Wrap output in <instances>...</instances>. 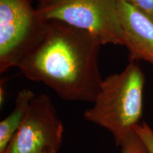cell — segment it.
<instances>
[{"label": "cell", "mask_w": 153, "mask_h": 153, "mask_svg": "<svg viewBox=\"0 0 153 153\" xmlns=\"http://www.w3.org/2000/svg\"><path fill=\"white\" fill-rule=\"evenodd\" d=\"M120 153H150L144 143L135 131L130 134L120 145Z\"/></svg>", "instance_id": "cell-8"}, {"label": "cell", "mask_w": 153, "mask_h": 153, "mask_svg": "<svg viewBox=\"0 0 153 153\" xmlns=\"http://www.w3.org/2000/svg\"><path fill=\"white\" fill-rule=\"evenodd\" d=\"M35 96L28 89H22L17 94L14 109L0 122V153L4 152L22 126Z\"/></svg>", "instance_id": "cell-7"}, {"label": "cell", "mask_w": 153, "mask_h": 153, "mask_svg": "<svg viewBox=\"0 0 153 153\" xmlns=\"http://www.w3.org/2000/svg\"><path fill=\"white\" fill-rule=\"evenodd\" d=\"M38 2H40V1H41V0H38Z\"/></svg>", "instance_id": "cell-13"}, {"label": "cell", "mask_w": 153, "mask_h": 153, "mask_svg": "<svg viewBox=\"0 0 153 153\" xmlns=\"http://www.w3.org/2000/svg\"><path fill=\"white\" fill-rule=\"evenodd\" d=\"M51 1V0H41V1H40V2L38 3V4H43V3H46V2H48V1Z\"/></svg>", "instance_id": "cell-12"}, {"label": "cell", "mask_w": 153, "mask_h": 153, "mask_svg": "<svg viewBox=\"0 0 153 153\" xmlns=\"http://www.w3.org/2000/svg\"><path fill=\"white\" fill-rule=\"evenodd\" d=\"M36 9L45 21H57L87 30L102 45H124L118 0H51L38 4Z\"/></svg>", "instance_id": "cell-3"}, {"label": "cell", "mask_w": 153, "mask_h": 153, "mask_svg": "<svg viewBox=\"0 0 153 153\" xmlns=\"http://www.w3.org/2000/svg\"><path fill=\"white\" fill-rule=\"evenodd\" d=\"M100 40L87 30L48 21L43 37L17 68L67 101L92 102L103 79L99 67Z\"/></svg>", "instance_id": "cell-1"}, {"label": "cell", "mask_w": 153, "mask_h": 153, "mask_svg": "<svg viewBox=\"0 0 153 153\" xmlns=\"http://www.w3.org/2000/svg\"><path fill=\"white\" fill-rule=\"evenodd\" d=\"M5 99L6 89L4 81V80H1V83H0V106H1V108H2V106H4V104Z\"/></svg>", "instance_id": "cell-11"}, {"label": "cell", "mask_w": 153, "mask_h": 153, "mask_svg": "<svg viewBox=\"0 0 153 153\" xmlns=\"http://www.w3.org/2000/svg\"><path fill=\"white\" fill-rule=\"evenodd\" d=\"M118 13L129 61L144 60L153 70V21L124 0H118Z\"/></svg>", "instance_id": "cell-6"}, {"label": "cell", "mask_w": 153, "mask_h": 153, "mask_svg": "<svg viewBox=\"0 0 153 153\" xmlns=\"http://www.w3.org/2000/svg\"><path fill=\"white\" fill-rule=\"evenodd\" d=\"M133 130L144 143L149 152L153 153V130L150 126L143 121L135 126Z\"/></svg>", "instance_id": "cell-9"}, {"label": "cell", "mask_w": 153, "mask_h": 153, "mask_svg": "<svg viewBox=\"0 0 153 153\" xmlns=\"http://www.w3.org/2000/svg\"><path fill=\"white\" fill-rule=\"evenodd\" d=\"M54 153H57V152H54Z\"/></svg>", "instance_id": "cell-14"}, {"label": "cell", "mask_w": 153, "mask_h": 153, "mask_svg": "<svg viewBox=\"0 0 153 153\" xmlns=\"http://www.w3.org/2000/svg\"><path fill=\"white\" fill-rule=\"evenodd\" d=\"M64 128L51 99L35 96L26 118L2 153H54L60 150Z\"/></svg>", "instance_id": "cell-5"}, {"label": "cell", "mask_w": 153, "mask_h": 153, "mask_svg": "<svg viewBox=\"0 0 153 153\" xmlns=\"http://www.w3.org/2000/svg\"><path fill=\"white\" fill-rule=\"evenodd\" d=\"M32 0H0V72L19 63L43 37L45 21Z\"/></svg>", "instance_id": "cell-4"}, {"label": "cell", "mask_w": 153, "mask_h": 153, "mask_svg": "<svg viewBox=\"0 0 153 153\" xmlns=\"http://www.w3.org/2000/svg\"><path fill=\"white\" fill-rule=\"evenodd\" d=\"M153 21V0H124Z\"/></svg>", "instance_id": "cell-10"}, {"label": "cell", "mask_w": 153, "mask_h": 153, "mask_svg": "<svg viewBox=\"0 0 153 153\" xmlns=\"http://www.w3.org/2000/svg\"><path fill=\"white\" fill-rule=\"evenodd\" d=\"M145 82L140 66L129 61L123 71L103 79L94 104L84 113L85 119L106 129L120 146L142 118Z\"/></svg>", "instance_id": "cell-2"}]
</instances>
